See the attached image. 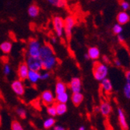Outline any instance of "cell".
Wrapping results in <instances>:
<instances>
[{"label": "cell", "mask_w": 130, "mask_h": 130, "mask_svg": "<svg viewBox=\"0 0 130 130\" xmlns=\"http://www.w3.org/2000/svg\"><path fill=\"white\" fill-rule=\"evenodd\" d=\"M122 25H121V24H119V23H116V24H115L114 25V27H113V28H112V30H113V33L115 34H122V30H123V28H122Z\"/></svg>", "instance_id": "obj_29"}, {"label": "cell", "mask_w": 130, "mask_h": 130, "mask_svg": "<svg viewBox=\"0 0 130 130\" xmlns=\"http://www.w3.org/2000/svg\"><path fill=\"white\" fill-rule=\"evenodd\" d=\"M69 94L67 92H64V93H61L56 94L55 97V101L58 102V103H65L66 104L69 101Z\"/></svg>", "instance_id": "obj_24"}, {"label": "cell", "mask_w": 130, "mask_h": 130, "mask_svg": "<svg viewBox=\"0 0 130 130\" xmlns=\"http://www.w3.org/2000/svg\"><path fill=\"white\" fill-rule=\"evenodd\" d=\"M108 74V67L107 64L101 62H96L93 66V75L96 80L101 82L107 78Z\"/></svg>", "instance_id": "obj_1"}, {"label": "cell", "mask_w": 130, "mask_h": 130, "mask_svg": "<svg viewBox=\"0 0 130 130\" xmlns=\"http://www.w3.org/2000/svg\"><path fill=\"white\" fill-rule=\"evenodd\" d=\"M85 129H86V127L84 126V125H82V126H80L79 128V130H85Z\"/></svg>", "instance_id": "obj_42"}, {"label": "cell", "mask_w": 130, "mask_h": 130, "mask_svg": "<svg viewBox=\"0 0 130 130\" xmlns=\"http://www.w3.org/2000/svg\"><path fill=\"white\" fill-rule=\"evenodd\" d=\"M76 18L73 16H69L64 19V35L68 41H70L72 37L73 29L76 25Z\"/></svg>", "instance_id": "obj_2"}, {"label": "cell", "mask_w": 130, "mask_h": 130, "mask_svg": "<svg viewBox=\"0 0 130 130\" xmlns=\"http://www.w3.org/2000/svg\"><path fill=\"white\" fill-rule=\"evenodd\" d=\"M3 74L7 76H9L11 74V72H12V68L11 66L8 64V63H5L4 66H3Z\"/></svg>", "instance_id": "obj_30"}, {"label": "cell", "mask_w": 130, "mask_h": 130, "mask_svg": "<svg viewBox=\"0 0 130 130\" xmlns=\"http://www.w3.org/2000/svg\"><path fill=\"white\" fill-rule=\"evenodd\" d=\"M51 41H52V42L53 43V44H55L56 42H57V40H56V38H52V39H51Z\"/></svg>", "instance_id": "obj_39"}, {"label": "cell", "mask_w": 130, "mask_h": 130, "mask_svg": "<svg viewBox=\"0 0 130 130\" xmlns=\"http://www.w3.org/2000/svg\"><path fill=\"white\" fill-rule=\"evenodd\" d=\"M91 1H96V0H91Z\"/></svg>", "instance_id": "obj_44"}, {"label": "cell", "mask_w": 130, "mask_h": 130, "mask_svg": "<svg viewBox=\"0 0 130 130\" xmlns=\"http://www.w3.org/2000/svg\"><path fill=\"white\" fill-rule=\"evenodd\" d=\"M94 111H95V112H100V108H99V107H96L95 108H94Z\"/></svg>", "instance_id": "obj_41"}, {"label": "cell", "mask_w": 130, "mask_h": 130, "mask_svg": "<svg viewBox=\"0 0 130 130\" xmlns=\"http://www.w3.org/2000/svg\"><path fill=\"white\" fill-rule=\"evenodd\" d=\"M52 27L56 36L62 38L64 35V19L59 16L54 17L52 19Z\"/></svg>", "instance_id": "obj_4"}, {"label": "cell", "mask_w": 130, "mask_h": 130, "mask_svg": "<svg viewBox=\"0 0 130 130\" xmlns=\"http://www.w3.org/2000/svg\"><path fill=\"white\" fill-rule=\"evenodd\" d=\"M56 108V112L57 115H63L67 112V105L65 103H58L56 102L55 104Z\"/></svg>", "instance_id": "obj_22"}, {"label": "cell", "mask_w": 130, "mask_h": 130, "mask_svg": "<svg viewBox=\"0 0 130 130\" xmlns=\"http://www.w3.org/2000/svg\"><path fill=\"white\" fill-rule=\"evenodd\" d=\"M26 63L28 66L30 70L38 71V72H40L41 70H43L42 61L40 57L27 56L26 59Z\"/></svg>", "instance_id": "obj_5"}, {"label": "cell", "mask_w": 130, "mask_h": 130, "mask_svg": "<svg viewBox=\"0 0 130 130\" xmlns=\"http://www.w3.org/2000/svg\"><path fill=\"white\" fill-rule=\"evenodd\" d=\"M84 58H85V59H90L89 55H88V54H87V53L84 54Z\"/></svg>", "instance_id": "obj_40"}, {"label": "cell", "mask_w": 130, "mask_h": 130, "mask_svg": "<svg viewBox=\"0 0 130 130\" xmlns=\"http://www.w3.org/2000/svg\"><path fill=\"white\" fill-rule=\"evenodd\" d=\"M28 16L31 18H36L40 14V8L36 4H31L27 9Z\"/></svg>", "instance_id": "obj_20"}, {"label": "cell", "mask_w": 130, "mask_h": 130, "mask_svg": "<svg viewBox=\"0 0 130 130\" xmlns=\"http://www.w3.org/2000/svg\"><path fill=\"white\" fill-rule=\"evenodd\" d=\"M114 64L117 67H120L122 66V62H121V61L119 59V58H115V59L114 60Z\"/></svg>", "instance_id": "obj_36"}, {"label": "cell", "mask_w": 130, "mask_h": 130, "mask_svg": "<svg viewBox=\"0 0 130 130\" xmlns=\"http://www.w3.org/2000/svg\"><path fill=\"white\" fill-rule=\"evenodd\" d=\"M102 61H103V62L105 63V64H108V63H110V60H109L108 57V56H106V55H104V56H103V58H102Z\"/></svg>", "instance_id": "obj_37"}, {"label": "cell", "mask_w": 130, "mask_h": 130, "mask_svg": "<svg viewBox=\"0 0 130 130\" xmlns=\"http://www.w3.org/2000/svg\"><path fill=\"white\" fill-rule=\"evenodd\" d=\"M69 89L72 93H78L81 92L82 90V81L79 77H73L71 79L69 84Z\"/></svg>", "instance_id": "obj_10"}, {"label": "cell", "mask_w": 130, "mask_h": 130, "mask_svg": "<svg viewBox=\"0 0 130 130\" xmlns=\"http://www.w3.org/2000/svg\"><path fill=\"white\" fill-rule=\"evenodd\" d=\"M52 128L54 130H65V128L62 125H55Z\"/></svg>", "instance_id": "obj_38"}, {"label": "cell", "mask_w": 130, "mask_h": 130, "mask_svg": "<svg viewBox=\"0 0 130 130\" xmlns=\"http://www.w3.org/2000/svg\"><path fill=\"white\" fill-rule=\"evenodd\" d=\"M11 129L12 130H23V127L19 121L13 120L11 122Z\"/></svg>", "instance_id": "obj_27"}, {"label": "cell", "mask_w": 130, "mask_h": 130, "mask_svg": "<svg viewBox=\"0 0 130 130\" xmlns=\"http://www.w3.org/2000/svg\"><path fill=\"white\" fill-rule=\"evenodd\" d=\"M55 125V117L49 116V118L46 119L43 122V127L44 129H50L52 128L53 126Z\"/></svg>", "instance_id": "obj_23"}, {"label": "cell", "mask_w": 130, "mask_h": 130, "mask_svg": "<svg viewBox=\"0 0 130 130\" xmlns=\"http://www.w3.org/2000/svg\"><path fill=\"white\" fill-rule=\"evenodd\" d=\"M27 79L29 80L31 84H36L39 80H41V73L38 71L30 70Z\"/></svg>", "instance_id": "obj_14"}, {"label": "cell", "mask_w": 130, "mask_h": 130, "mask_svg": "<svg viewBox=\"0 0 130 130\" xmlns=\"http://www.w3.org/2000/svg\"><path fill=\"white\" fill-rule=\"evenodd\" d=\"M120 6L121 8L124 10V11H127L129 7H130V5L128 2L126 1H124V0H122V1H120Z\"/></svg>", "instance_id": "obj_32"}, {"label": "cell", "mask_w": 130, "mask_h": 130, "mask_svg": "<svg viewBox=\"0 0 130 130\" xmlns=\"http://www.w3.org/2000/svg\"><path fill=\"white\" fill-rule=\"evenodd\" d=\"M84 97L81 92L73 93L72 96H71V101H72L73 104L76 106V107L82 104V102L84 101Z\"/></svg>", "instance_id": "obj_18"}, {"label": "cell", "mask_w": 130, "mask_h": 130, "mask_svg": "<svg viewBox=\"0 0 130 130\" xmlns=\"http://www.w3.org/2000/svg\"><path fill=\"white\" fill-rule=\"evenodd\" d=\"M48 3H50L53 6H56L58 8H63L66 6V0H46Z\"/></svg>", "instance_id": "obj_25"}, {"label": "cell", "mask_w": 130, "mask_h": 130, "mask_svg": "<svg viewBox=\"0 0 130 130\" xmlns=\"http://www.w3.org/2000/svg\"><path fill=\"white\" fill-rule=\"evenodd\" d=\"M42 66H43V69L44 70H52L53 69L57 63H58V61H57V58L55 57V55H52L50 57H48L44 58V59H42Z\"/></svg>", "instance_id": "obj_8"}, {"label": "cell", "mask_w": 130, "mask_h": 130, "mask_svg": "<svg viewBox=\"0 0 130 130\" xmlns=\"http://www.w3.org/2000/svg\"><path fill=\"white\" fill-rule=\"evenodd\" d=\"M117 22L121 25H125L130 20V17L126 11H122L117 15Z\"/></svg>", "instance_id": "obj_17"}, {"label": "cell", "mask_w": 130, "mask_h": 130, "mask_svg": "<svg viewBox=\"0 0 130 130\" xmlns=\"http://www.w3.org/2000/svg\"><path fill=\"white\" fill-rule=\"evenodd\" d=\"M2 125V115L0 114V126Z\"/></svg>", "instance_id": "obj_43"}, {"label": "cell", "mask_w": 130, "mask_h": 130, "mask_svg": "<svg viewBox=\"0 0 130 130\" xmlns=\"http://www.w3.org/2000/svg\"><path fill=\"white\" fill-rule=\"evenodd\" d=\"M118 120H119L121 128H122V129L128 128V123L126 121V117H125V112L120 108H118Z\"/></svg>", "instance_id": "obj_13"}, {"label": "cell", "mask_w": 130, "mask_h": 130, "mask_svg": "<svg viewBox=\"0 0 130 130\" xmlns=\"http://www.w3.org/2000/svg\"><path fill=\"white\" fill-rule=\"evenodd\" d=\"M47 107V114H48L49 116H52V117H55L57 115V112H56V108H55V104H50V105H48L46 106Z\"/></svg>", "instance_id": "obj_26"}, {"label": "cell", "mask_w": 130, "mask_h": 130, "mask_svg": "<svg viewBox=\"0 0 130 130\" xmlns=\"http://www.w3.org/2000/svg\"><path fill=\"white\" fill-rule=\"evenodd\" d=\"M41 44L38 39L31 38L28 42L27 46V56L39 57Z\"/></svg>", "instance_id": "obj_3"}, {"label": "cell", "mask_w": 130, "mask_h": 130, "mask_svg": "<svg viewBox=\"0 0 130 130\" xmlns=\"http://www.w3.org/2000/svg\"><path fill=\"white\" fill-rule=\"evenodd\" d=\"M41 101L44 105L48 106L55 104V97L52 91H51L50 90H46L43 91L41 94Z\"/></svg>", "instance_id": "obj_7"}, {"label": "cell", "mask_w": 130, "mask_h": 130, "mask_svg": "<svg viewBox=\"0 0 130 130\" xmlns=\"http://www.w3.org/2000/svg\"><path fill=\"white\" fill-rule=\"evenodd\" d=\"M50 73L48 72V70H45L44 73H41V80H47L50 78Z\"/></svg>", "instance_id": "obj_33"}, {"label": "cell", "mask_w": 130, "mask_h": 130, "mask_svg": "<svg viewBox=\"0 0 130 130\" xmlns=\"http://www.w3.org/2000/svg\"><path fill=\"white\" fill-rule=\"evenodd\" d=\"M29 71H30V69H29L28 66L27 65L26 62H21L17 68V76H18V78L22 81L26 80L27 79Z\"/></svg>", "instance_id": "obj_9"}, {"label": "cell", "mask_w": 130, "mask_h": 130, "mask_svg": "<svg viewBox=\"0 0 130 130\" xmlns=\"http://www.w3.org/2000/svg\"><path fill=\"white\" fill-rule=\"evenodd\" d=\"M13 49V44L9 41H3L0 44V51L4 55H8Z\"/></svg>", "instance_id": "obj_19"}, {"label": "cell", "mask_w": 130, "mask_h": 130, "mask_svg": "<svg viewBox=\"0 0 130 130\" xmlns=\"http://www.w3.org/2000/svg\"><path fill=\"white\" fill-rule=\"evenodd\" d=\"M87 54L89 55L90 59L95 61V60H98L100 58L101 52H100V49L98 48V47L93 46V47H90V48H88Z\"/></svg>", "instance_id": "obj_16"}, {"label": "cell", "mask_w": 130, "mask_h": 130, "mask_svg": "<svg viewBox=\"0 0 130 130\" xmlns=\"http://www.w3.org/2000/svg\"><path fill=\"white\" fill-rule=\"evenodd\" d=\"M118 36V41H119L120 43H124L125 42V37L123 36V35L122 34H118L117 35Z\"/></svg>", "instance_id": "obj_35"}, {"label": "cell", "mask_w": 130, "mask_h": 130, "mask_svg": "<svg viewBox=\"0 0 130 130\" xmlns=\"http://www.w3.org/2000/svg\"><path fill=\"white\" fill-rule=\"evenodd\" d=\"M11 89L17 96H23L25 93V87L22 80L20 79L13 80L11 84Z\"/></svg>", "instance_id": "obj_6"}, {"label": "cell", "mask_w": 130, "mask_h": 130, "mask_svg": "<svg viewBox=\"0 0 130 130\" xmlns=\"http://www.w3.org/2000/svg\"><path fill=\"white\" fill-rule=\"evenodd\" d=\"M100 112L101 114L104 116V117H108L112 111V107L110 104V103H108V101H102L100 104Z\"/></svg>", "instance_id": "obj_12"}, {"label": "cell", "mask_w": 130, "mask_h": 130, "mask_svg": "<svg viewBox=\"0 0 130 130\" xmlns=\"http://www.w3.org/2000/svg\"><path fill=\"white\" fill-rule=\"evenodd\" d=\"M101 88L106 93H111L113 90V86H112L111 80L108 78L102 79L101 81Z\"/></svg>", "instance_id": "obj_15"}, {"label": "cell", "mask_w": 130, "mask_h": 130, "mask_svg": "<svg viewBox=\"0 0 130 130\" xmlns=\"http://www.w3.org/2000/svg\"><path fill=\"white\" fill-rule=\"evenodd\" d=\"M54 55H55L54 50L50 44H46L44 45H41V48L40 50V56H39L41 60Z\"/></svg>", "instance_id": "obj_11"}, {"label": "cell", "mask_w": 130, "mask_h": 130, "mask_svg": "<svg viewBox=\"0 0 130 130\" xmlns=\"http://www.w3.org/2000/svg\"><path fill=\"white\" fill-rule=\"evenodd\" d=\"M16 113L17 115L22 119H25L27 118V111L25 109L21 108H17L16 109Z\"/></svg>", "instance_id": "obj_28"}, {"label": "cell", "mask_w": 130, "mask_h": 130, "mask_svg": "<svg viewBox=\"0 0 130 130\" xmlns=\"http://www.w3.org/2000/svg\"><path fill=\"white\" fill-rule=\"evenodd\" d=\"M125 80H126V84L130 87V70H128L125 73Z\"/></svg>", "instance_id": "obj_34"}, {"label": "cell", "mask_w": 130, "mask_h": 130, "mask_svg": "<svg viewBox=\"0 0 130 130\" xmlns=\"http://www.w3.org/2000/svg\"><path fill=\"white\" fill-rule=\"evenodd\" d=\"M123 93H124V95L127 99L130 100V87L125 84L124 87H123Z\"/></svg>", "instance_id": "obj_31"}, {"label": "cell", "mask_w": 130, "mask_h": 130, "mask_svg": "<svg viewBox=\"0 0 130 130\" xmlns=\"http://www.w3.org/2000/svg\"><path fill=\"white\" fill-rule=\"evenodd\" d=\"M66 90H67V85L65 84V83L61 81V80L57 81L55 87V94H58V93H61L66 92Z\"/></svg>", "instance_id": "obj_21"}]
</instances>
